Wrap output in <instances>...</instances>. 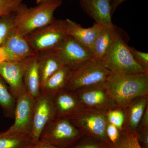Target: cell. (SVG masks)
<instances>
[{
  "label": "cell",
  "mask_w": 148,
  "mask_h": 148,
  "mask_svg": "<svg viewBox=\"0 0 148 148\" xmlns=\"http://www.w3.org/2000/svg\"><path fill=\"white\" fill-rule=\"evenodd\" d=\"M106 84L117 107L123 110L137 98L148 95V72L134 74L110 73Z\"/></svg>",
  "instance_id": "cell-1"
},
{
  "label": "cell",
  "mask_w": 148,
  "mask_h": 148,
  "mask_svg": "<svg viewBox=\"0 0 148 148\" xmlns=\"http://www.w3.org/2000/svg\"><path fill=\"white\" fill-rule=\"evenodd\" d=\"M62 0H49L29 8L23 3L14 12L15 30L23 36L49 24L55 19L54 12Z\"/></svg>",
  "instance_id": "cell-2"
},
{
  "label": "cell",
  "mask_w": 148,
  "mask_h": 148,
  "mask_svg": "<svg viewBox=\"0 0 148 148\" xmlns=\"http://www.w3.org/2000/svg\"><path fill=\"white\" fill-rule=\"evenodd\" d=\"M101 63L114 73L134 74L148 72L135 60L126 40L117 27L112 45Z\"/></svg>",
  "instance_id": "cell-3"
},
{
  "label": "cell",
  "mask_w": 148,
  "mask_h": 148,
  "mask_svg": "<svg viewBox=\"0 0 148 148\" xmlns=\"http://www.w3.org/2000/svg\"><path fill=\"white\" fill-rule=\"evenodd\" d=\"M111 72L93 58L81 63L71 71L65 90L75 92L106 82Z\"/></svg>",
  "instance_id": "cell-4"
},
{
  "label": "cell",
  "mask_w": 148,
  "mask_h": 148,
  "mask_svg": "<svg viewBox=\"0 0 148 148\" xmlns=\"http://www.w3.org/2000/svg\"><path fill=\"white\" fill-rule=\"evenodd\" d=\"M68 34L66 19H54L51 23L25 36L36 54L54 50Z\"/></svg>",
  "instance_id": "cell-5"
},
{
  "label": "cell",
  "mask_w": 148,
  "mask_h": 148,
  "mask_svg": "<svg viewBox=\"0 0 148 148\" xmlns=\"http://www.w3.org/2000/svg\"><path fill=\"white\" fill-rule=\"evenodd\" d=\"M81 133L69 119L55 117L46 125L40 140L59 148L71 143Z\"/></svg>",
  "instance_id": "cell-6"
},
{
  "label": "cell",
  "mask_w": 148,
  "mask_h": 148,
  "mask_svg": "<svg viewBox=\"0 0 148 148\" xmlns=\"http://www.w3.org/2000/svg\"><path fill=\"white\" fill-rule=\"evenodd\" d=\"M68 119L81 133L87 132L107 140L106 128L108 123L107 112L84 109Z\"/></svg>",
  "instance_id": "cell-7"
},
{
  "label": "cell",
  "mask_w": 148,
  "mask_h": 148,
  "mask_svg": "<svg viewBox=\"0 0 148 148\" xmlns=\"http://www.w3.org/2000/svg\"><path fill=\"white\" fill-rule=\"evenodd\" d=\"M73 92L84 109L107 112L118 108L109 94L106 82Z\"/></svg>",
  "instance_id": "cell-8"
},
{
  "label": "cell",
  "mask_w": 148,
  "mask_h": 148,
  "mask_svg": "<svg viewBox=\"0 0 148 148\" xmlns=\"http://www.w3.org/2000/svg\"><path fill=\"white\" fill-rule=\"evenodd\" d=\"M35 100L28 92L16 98L13 117L14 123L3 132L5 134L30 135Z\"/></svg>",
  "instance_id": "cell-9"
},
{
  "label": "cell",
  "mask_w": 148,
  "mask_h": 148,
  "mask_svg": "<svg viewBox=\"0 0 148 148\" xmlns=\"http://www.w3.org/2000/svg\"><path fill=\"white\" fill-rule=\"evenodd\" d=\"M54 50L64 66L71 70L83 61L92 58L90 51L71 35H68Z\"/></svg>",
  "instance_id": "cell-10"
},
{
  "label": "cell",
  "mask_w": 148,
  "mask_h": 148,
  "mask_svg": "<svg viewBox=\"0 0 148 148\" xmlns=\"http://www.w3.org/2000/svg\"><path fill=\"white\" fill-rule=\"evenodd\" d=\"M55 117V110L51 97L44 94L36 99L30 136L35 143L39 141L43 130L48 123Z\"/></svg>",
  "instance_id": "cell-11"
},
{
  "label": "cell",
  "mask_w": 148,
  "mask_h": 148,
  "mask_svg": "<svg viewBox=\"0 0 148 148\" xmlns=\"http://www.w3.org/2000/svg\"><path fill=\"white\" fill-rule=\"evenodd\" d=\"M31 57L21 61L0 63V76L16 99L27 92L24 84V73Z\"/></svg>",
  "instance_id": "cell-12"
},
{
  "label": "cell",
  "mask_w": 148,
  "mask_h": 148,
  "mask_svg": "<svg viewBox=\"0 0 148 148\" xmlns=\"http://www.w3.org/2000/svg\"><path fill=\"white\" fill-rule=\"evenodd\" d=\"M83 10L95 23L106 27H112L111 0H79Z\"/></svg>",
  "instance_id": "cell-13"
},
{
  "label": "cell",
  "mask_w": 148,
  "mask_h": 148,
  "mask_svg": "<svg viewBox=\"0 0 148 148\" xmlns=\"http://www.w3.org/2000/svg\"><path fill=\"white\" fill-rule=\"evenodd\" d=\"M2 46L5 48L8 53L10 58V62L23 61L36 55L26 37L16 32L15 29Z\"/></svg>",
  "instance_id": "cell-14"
},
{
  "label": "cell",
  "mask_w": 148,
  "mask_h": 148,
  "mask_svg": "<svg viewBox=\"0 0 148 148\" xmlns=\"http://www.w3.org/2000/svg\"><path fill=\"white\" fill-rule=\"evenodd\" d=\"M55 117L68 119L84 109L74 92L63 90L51 97Z\"/></svg>",
  "instance_id": "cell-15"
},
{
  "label": "cell",
  "mask_w": 148,
  "mask_h": 148,
  "mask_svg": "<svg viewBox=\"0 0 148 148\" xmlns=\"http://www.w3.org/2000/svg\"><path fill=\"white\" fill-rule=\"evenodd\" d=\"M68 34L73 37L88 49L91 50L96 37L105 27L102 24L95 23L92 27L83 28L80 25L67 18Z\"/></svg>",
  "instance_id": "cell-16"
},
{
  "label": "cell",
  "mask_w": 148,
  "mask_h": 148,
  "mask_svg": "<svg viewBox=\"0 0 148 148\" xmlns=\"http://www.w3.org/2000/svg\"><path fill=\"white\" fill-rule=\"evenodd\" d=\"M36 55L41 86L48 78L64 65L54 49L42 51Z\"/></svg>",
  "instance_id": "cell-17"
},
{
  "label": "cell",
  "mask_w": 148,
  "mask_h": 148,
  "mask_svg": "<svg viewBox=\"0 0 148 148\" xmlns=\"http://www.w3.org/2000/svg\"><path fill=\"white\" fill-rule=\"evenodd\" d=\"M117 27H105L96 37L90 50L92 57L102 62L108 52L116 34Z\"/></svg>",
  "instance_id": "cell-18"
},
{
  "label": "cell",
  "mask_w": 148,
  "mask_h": 148,
  "mask_svg": "<svg viewBox=\"0 0 148 148\" xmlns=\"http://www.w3.org/2000/svg\"><path fill=\"white\" fill-rule=\"evenodd\" d=\"M71 69L62 66L54 73L41 86V93L52 97L58 92L65 90L70 77Z\"/></svg>",
  "instance_id": "cell-19"
},
{
  "label": "cell",
  "mask_w": 148,
  "mask_h": 148,
  "mask_svg": "<svg viewBox=\"0 0 148 148\" xmlns=\"http://www.w3.org/2000/svg\"><path fill=\"white\" fill-rule=\"evenodd\" d=\"M148 106V95L142 96L132 101L127 108L124 109L125 119L123 127H127L132 132H137L140 121Z\"/></svg>",
  "instance_id": "cell-20"
},
{
  "label": "cell",
  "mask_w": 148,
  "mask_h": 148,
  "mask_svg": "<svg viewBox=\"0 0 148 148\" xmlns=\"http://www.w3.org/2000/svg\"><path fill=\"white\" fill-rule=\"evenodd\" d=\"M24 82L27 92L35 99L41 95V85L36 55L30 58L24 73Z\"/></svg>",
  "instance_id": "cell-21"
},
{
  "label": "cell",
  "mask_w": 148,
  "mask_h": 148,
  "mask_svg": "<svg viewBox=\"0 0 148 148\" xmlns=\"http://www.w3.org/2000/svg\"><path fill=\"white\" fill-rule=\"evenodd\" d=\"M37 144L29 135L0 132V148H34Z\"/></svg>",
  "instance_id": "cell-22"
},
{
  "label": "cell",
  "mask_w": 148,
  "mask_h": 148,
  "mask_svg": "<svg viewBox=\"0 0 148 148\" xmlns=\"http://www.w3.org/2000/svg\"><path fill=\"white\" fill-rule=\"evenodd\" d=\"M16 102V98L0 76V106L7 117L13 118Z\"/></svg>",
  "instance_id": "cell-23"
},
{
  "label": "cell",
  "mask_w": 148,
  "mask_h": 148,
  "mask_svg": "<svg viewBox=\"0 0 148 148\" xmlns=\"http://www.w3.org/2000/svg\"><path fill=\"white\" fill-rule=\"evenodd\" d=\"M122 137L117 141L114 148H142L139 142L137 132H133L127 127H123L120 130Z\"/></svg>",
  "instance_id": "cell-24"
},
{
  "label": "cell",
  "mask_w": 148,
  "mask_h": 148,
  "mask_svg": "<svg viewBox=\"0 0 148 148\" xmlns=\"http://www.w3.org/2000/svg\"><path fill=\"white\" fill-rule=\"evenodd\" d=\"M14 13L0 18V46H2L11 33L15 29Z\"/></svg>",
  "instance_id": "cell-25"
},
{
  "label": "cell",
  "mask_w": 148,
  "mask_h": 148,
  "mask_svg": "<svg viewBox=\"0 0 148 148\" xmlns=\"http://www.w3.org/2000/svg\"><path fill=\"white\" fill-rule=\"evenodd\" d=\"M108 122L116 126L120 131L124 126L125 116L124 110L120 108L112 109L107 112Z\"/></svg>",
  "instance_id": "cell-26"
},
{
  "label": "cell",
  "mask_w": 148,
  "mask_h": 148,
  "mask_svg": "<svg viewBox=\"0 0 148 148\" xmlns=\"http://www.w3.org/2000/svg\"><path fill=\"white\" fill-rule=\"evenodd\" d=\"M23 0H0V18L14 13Z\"/></svg>",
  "instance_id": "cell-27"
},
{
  "label": "cell",
  "mask_w": 148,
  "mask_h": 148,
  "mask_svg": "<svg viewBox=\"0 0 148 148\" xmlns=\"http://www.w3.org/2000/svg\"><path fill=\"white\" fill-rule=\"evenodd\" d=\"M130 49L136 61L148 71V53L139 51L133 47H130Z\"/></svg>",
  "instance_id": "cell-28"
},
{
  "label": "cell",
  "mask_w": 148,
  "mask_h": 148,
  "mask_svg": "<svg viewBox=\"0 0 148 148\" xmlns=\"http://www.w3.org/2000/svg\"><path fill=\"white\" fill-rule=\"evenodd\" d=\"M106 134L111 142L114 144L119 138L120 130L116 126L108 122L106 126Z\"/></svg>",
  "instance_id": "cell-29"
},
{
  "label": "cell",
  "mask_w": 148,
  "mask_h": 148,
  "mask_svg": "<svg viewBox=\"0 0 148 148\" xmlns=\"http://www.w3.org/2000/svg\"><path fill=\"white\" fill-rule=\"evenodd\" d=\"M148 128V106L146 108L145 113L138 126L137 132Z\"/></svg>",
  "instance_id": "cell-30"
},
{
  "label": "cell",
  "mask_w": 148,
  "mask_h": 148,
  "mask_svg": "<svg viewBox=\"0 0 148 148\" xmlns=\"http://www.w3.org/2000/svg\"><path fill=\"white\" fill-rule=\"evenodd\" d=\"M5 61H10L9 55L3 47L0 46V63Z\"/></svg>",
  "instance_id": "cell-31"
},
{
  "label": "cell",
  "mask_w": 148,
  "mask_h": 148,
  "mask_svg": "<svg viewBox=\"0 0 148 148\" xmlns=\"http://www.w3.org/2000/svg\"><path fill=\"white\" fill-rule=\"evenodd\" d=\"M36 148H58L49 143L40 140L36 145Z\"/></svg>",
  "instance_id": "cell-32"
},
{
  "label": "cell",
  "mask_w": 148,
  "mask_h": 148,
  "mask_svg": "<svg viewBox=\"0 0 148 148\" xmlns=\"http://www.w3.org/2000/svg\"><path fill=\"white\" fill-rule=\"evenodd\" d=\"M125 0H112L111 3V7H112V15L114 12L116 10L117 8L122 3L124 2Z\"/></svg>",
  "instance_id": "cell-33"
},
{
  "label": "cell",
  "mask_w": 148,
  "mask_h": 148,
  "mask_svg": "<svg viewBox=\"0 0 148 148\" xmlns=\"http://www.w3.org/2000/svg\"><path fill=\"white\" fill-rule=\"evenodd\" d=\"M77 148H101L98 145L95 144H88L81 146Z\"/></svg>",
  "instance_id": "cell-34"
},
{
  "label": "cell",
  "mask_w": 148,
  "mask_h": 148,
  "mask_svg": "<svg viewBox=\"0 0 148 148\" xmlns=\"http://www.w3.org/2000/svg\"><path fill=\"white\" fill-rule=\"evenodd\" d=\"M49 1V0H36V2L37 4H39L40 3L44 2L47 1Z\"/></svg>",
  "instance_id": "cell-35"
},
{
  "label": "cell",
  "mask_w": 148,
  "mask_h": 148,
  "mask_svg": "<svg viewBox=\"0 0 148 148\" xmlns=\"http://www.w3.org/2000/svg\"><path fill=\"white\" fill-rule=\"evenodd\" d=\"M37 145V144H36ZM36 146H35L34 147V148H36Z\"/></svg>",
  "instance_id": "cell-36"
}]
</instances>
